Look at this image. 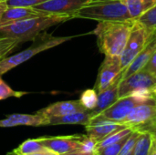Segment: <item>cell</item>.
<instances>
[{
    "mask_svg": "<svg viewBox=\"0 0 156 155\" xmlns=\"http://www.w3.org/2000/svg\"><path fill=\"white\" fill-rule=\"evenodd\" d=\"M72 16L63 14L45 13L40 16L25 18L13 24L0 27V37L16 39L20 42L34 40V38L48 27L64 23Z\"/></svg>",
    "mask_w": 156,
    "mask_h": 155,
    "instance_id": "cell-1",
    "label": "cell"
},
{
    "mask_svg": "<svg viewBox=\"0 0 156 155\" xmlns=\"http://www.w3.org/2000/svg\"><path fill=\"white\" fill-rule=\"evenodd\" d=\"M135 20L99 22L93 33L97 37V44L105 56L120 57L125 48L129 35Z\"/></svg>",
    "mask_w": 156,
    "mask_h": 155,
    "instance_id": "cell-2",
    "label": "cell"
},
{
    "mask_svg": "<svg viewBox=\"0 0 156 155\" xmlns=\"http://www.w3.org/2000/svg\"><path fill=\"white\" fill-rule=\"evenodd\" d=\"M74 18L91 19L98 22L132 19L124 0H95L78 11Z\"/></svg>",
    "mask_w": 156,
    "mask_h": 155,
    "instance_id": "cell-3",
    "label": "cell"
},
{
    "mask_svg": "<svg viewBox=\"0 0 156 155\" xmlns=\"http://www.w3.org/2000/svg\"><path fill=\"white\" fill-rule=\"evenodd\" d=\"M72 37H55L47 32H42L34 38V43L30 48L16 53L10 57H5L0 60V76L27 61L37 54L57 47Z\"/></svg>",
    "mask_w": 156,
    "mask_h": 155,
    "instance_id": "cell-4",
    "label": "cell"
},
{
    "mask_svg": "<svg viewBox=\"0 0 156 155\" xmlns=\"http://www.w3.org/2000/svg\"><path fill=\"white\" fill-rule=\"evenodd\" d=\"M133 132H156V101L154 98L135 106L122 122Z\"/></svg>",
    "mask_w": 156,
    "mask_h": 155,
    "instance_id": "cell-5",
    "label": "cell"
},
{
    "mask_svg": "<svg viewBox=\"0 0 156 155\" xmlns=\"http://www.w3.org/2000/svg\"><path fill=\"white\" fill-rule=\"evenodd\" d=\"M154 32V31L146 28L138 22H134L125 48L120 56L122 70L126 69L136 56L141 52Z\"/></svg>",
    "mask_w": 156,
    "mask_h": 155,
    "instance_id": "cell-6",
    "label": "cell"
},
{
    "mask_svg": "<svg viewBox=\"0 0 156 155\" xmlns=\"http://www.w3.org/2000/svg\"><path fill=\"white\" fill-rule=\"evenodd\" d=\"M156 86V76L144 69L124 78L119 85V98L141 90H150Z\"/></svg>",
    "mask_w": 156,
    "mask_h": 155,
    "instance_id": "cell-7",
    "label": "cell"
},
{
    "mask_svg": "<svg viewBox=\"0 0 156 155\" xmlns=\"http://www.w3.org/2000/svg\"><path fill=\"white\" fill-rule=\"evenodd\" d=\"M146 100H144L135 95H129V96L122 97V98H119L109 108H107L106 110H104L100 114L94 117L122 123L135 106Z\"/></svg>",
    "mask_w": 156,
    "mask_h": 155,
    "instance_id": "cell-8",
    "label": "cell"
},
{
    "mask_svg": "<svg viewBox=\"0 0 156 155\" xmlns=\"http://www.w3.org/2000/svg\"><path fill=\"white\" fill-rule=\"evenodd\" d=\"M122 71L123 70L122 69L120 57L105 56V58L98 71L94 90L98 93L104 90L116 79V78Z\"/></svg>",
    "mask_w": 156,
    "mask_h": 155,
    "instance_id": "cell-9",
    "label": "cell"
},
{
    "mask_svg": "<svg viewBox=\"0 0 156 155\" xmlns=\"http://www.w3.org/2000/svg\"><path fill=\"white\" fill-rule=\"evenodd\" d=\"M95 0H48L34 6L36 9L45 13L63 14L72 16L84 6Z\"/></svg>",
    "mask_w": 156,
    "mask_h": 155,
    "instance_id": "cell-10",
    "label": "cell"
},
{
    "mask_svg": "<svg viewBox=\"0 0 156 155\" xmlns=\"http://www.w3.org/2000/svg\"><path fill=\"white\" fill-rule=\"evenodd\" d=\"M85 135L76 134L57 137H40L38 140L45 148H48L58 154L80 151L81 142Z\"/></svg>",
    "mask_w": 156,
    "mask_h": 155,
    "instance_id": "cell-11",
    "label": "cell"
},
{
    "mask_svg": "<svg viewBox=\"0 0 156 155\" xmlns=\"http://www.w3.org/2000/svg\"><path fill=\"white\" fill-rule=\"evenodd\" d=\"M126 126L122 123L97 117L91 118L90 122L85 126L87 133L86 135L93 139L95 142H97V143L113 132L118 131L120 129H123Z\"/></svg>",
    "mask_w": 156,
    "mask_h": 155,
    "instance_id": "cell-12",
    "label": "cell"
},
{
    "mask_svg": "<svg viewBox=\"0 0 156 155\" xmlns=\"http://www.w3.org/2000/svg\"><path fill=\"white\" fill-rule=\"evenodd\" d=\"M156 51V30L152 34L150 38L148 39L146 45L141 50V52L136 56V58L133 60V62L128 66L126 69H124L122 73V78L124 79L141 69H143L148 61L151 59L153 55Z\"/></svg>",
    "mask_w": 156,
    "mask_h": 155,
    "instance_id": "cell-13",
    "label": "cell"
},
{
    "mask_svg": "<svg viewBox=\"0 0 156 155\" xmlns=\"http://www.w3.org/2000/svg\"><path fill=\"white\" fill-rule=\"evenodd\" d=\"M48 125V118L36 113V114H11L5 119L0 120L1 128H10L16 126H47Z\"/></svg>",
    "mask_w": 156,
    "mask_h": 155,
    "instance_id": "cell-14",
    "label": "cell"
},
{
    "mask_svg": "<svg viewBox=\"0 0 156 155\" xmlns=\"http://www.w3.org/2000/svg\"><path fill=\"white\" fill-rule=\"evenodd\" d=\"M122 73L116 78V79L107 89L98 93L97 105L94 110L90 111L91 118L100 114L101 111L109 108L119 99V85L122 79Z\"/></svg>",
    "mask_w": 156,
    "mask_h": 155,
    "instance_id": "cell-15",
    "label": "cell"
},
{
    "mask_svg": "<svg viewBox=\"0 0 156 155\" xmlns=\"http://www.w3.org/2000/svg\"><path fill=\"white\" fill-rule=\"evenodd\" d=\"M87 111L81 105L80 100H66V101H58L48 105V107L39 110L37 113L41 114L47 118L50 117H58L64 116L67 114H70L73 112Z\"/></svg>",
    "mask_w": 156,
    "mask_h": 155,
    "instance_id": "cell-16",
    "label": "cell"
},
{
    "mask_svg": "<svg viewBox=\"0 0 156 155\" xmlns=\"http://www.w3.org/2000/svg\"><path fill=\"white\" fill-rule=\"evenodd\" d=\"M45 14L32 6H8L0 16V27L14 22Z\"/></svg>",
    "mask_w": 156,
    "mask_h": 155,
    "instance_id": "cell-17",
    "label": "cell"
},
{
    "mask_svg": "<svg viewBox=\"0 0 156 155\" xmlns=\"http://www.w3.org/2000/svg\"><path fill=\"white\" fill-rule=\"evenodd\" d=\"M91 120L90 111H83L67 114L64 116L48 118V125H63V124H79L86 126Z\"/></svg>",
    "mask_w": 156,
    "mask_h": 155,
    "instance_id": "cell-18",
    "label": "cell"
},
{
    "mask_svg": "<svg viewBox=\"0 0 156 155\" xmlns=\"http://www.w3.org/2000/svg\"><path fill=\"white\" fill-rule=\"evenodd\" d=\"M132 19L136 20L156 5V0H124Z\"/></svg>",
    "mask_w": 156,
    "mask_h": 155,
    "instance_id": "cell-19",
    "label": "cell"
},
{
    "mask_svg": "<svg viewBox=\"0 0 156 155\" xmlns=\"http://www.w3.org/2000/svg\"><path fill=\"white\" fill-rule=\"evenodd\" d=\"M153 134L150 132H139L133 155H149L153 142Z\"/></svg>",
    "mask_w": 156,
    "mask_h": 155,
    "instance_id": "cell-20",
    "label": "cell"
},
{
    "mask_svg": "<svg viewBox=\"0 0 156 155\" xmlns=\"http://www.w3.org/2000/svg\"><path fill=\"white\" fill-rule=\"evenodd\" d=\"M133 131H132L130 128L125 127L123 129H120L118 131L113 132L112 133H111L110 135H108L106 138H104L103 140H101V142H99L96 145V148H101L107 145H111V144H114L118 142H120L121 140H122L124 137L128 136L129 134H131Z\"/></svg>",
    "mask_w": 156,
    "mask_h": 155,
    "instance_id": "cell-21",
    "label": "cell"
},
{
    "mask_svg": "<svg viewBox=\"0 0 156 155\" xmlns=\"http://www.w3.org/2000/svg\"><path fill=\"white\" fill-rule=\"evenodd\" d=\"M45 147L42 145L40 141L37 139H28L21 143L15 151L19 155H27L36 152H38Z\"/></svg>",
    "mask_w": 156,
    "mask_h": 155,
    "instance_id": "cell-22",
    "label": "cell"
},
{
    "mask_svg": "<svg viewBox=\"0 0 156 155\" xmlns=\"http://www.w3.org/2000/svg\"><path fill=\"white\" fill-rule=\"evenodd\" d=\"M79 100L85 110L92 111L98 102V92L94 89H88L81 93Z\"/></svg>",
    "mask_w": 156,
    "mask_h": 155,
    "instance_id": "cell-23",
    "label": "cell"
},
{
    "mask_svg": "<svg viewBox=\"0 0 156 155\" xmlns=\"http://www.w3.org/2000/svg\"><path fill=\"white\" fill-rule=\"evenodd\" d=\"M139 24L143 25L146 28L155 31L156 30V5L152 7L150 10H148L146 13L142 15L140 17H138L136 20Z\"/></svg>",
    "mask_w": 156,
    "mask_h": 155,
    "instance_id": "cell-24",
    "label": "cell"
},
{
    "mask_svg": "<svg viewBox=\"0 0 156 155\" xmlns=\"http://www.w3.org/2000/svg\"><path fill=\"white\" fill-rule=\"evenodd\" d=\"M130 135L131 134L124 137L122 140H121L120 142H118L114 144H111V145H107V146H104L101 148L95 149L93 155H118L122 147L123 146L124 143L126 142V140L129 138Z\"/></svg>",
    "mask_w": 156,
    "mask_h": 155,
    "instance_id": "cell-25",
    "label": "cell"
},
{
    "mask_svg": "<svg viewBox=\"0 0 156 155\" xmlns=\"http://www.w3.org/2000/svg\"><path fill=\"white\" fill-rule=\"evenodd\" d=\"M27 91H16L14 90L0 76V100L8 99V98H21L24 95H27Z\"/></svg>",
    "mask_w": 156,
    "mask_h": 155,
    "instance_id": "cell-26",
    "label": "cell"
},
{
    "mask_svg": "<svg viewBox=\"0 0 156 155\" xmlns=\"http://www.w3.org/2000/svg\"><path fill=\"white\" fill-rule=\"evenodd\" d=\"M19 41L14 38L0 37V60L5 58V56L10 53L14 48L17 47Z\"/></svg>",
    "mask_w": 156,
    "mask_h": 155,
    "instance_id": "cell-27",
    "label": "cell"
},
{
    "mask_svg": "<svg viewBox=\"0 0 156 155\" xmlns=\"http://www.w3.org/2000/svg\"><path fill=\"white\" fill-rule=\"evenodd\" d=\"M138 136H139L138 132H133L129 136V138L124 143L118 155H133Z\"/></svg>",
    "mask_w": 156,
    "mask_h": 155,
    "instance_id": "cell-28",
    "label": "cell"
},
{
    "mask_svg": "<svg viewBox=\"0 0 156 155\" xmlns=\"http://www.w3.org/2000/svg\"><path fill=\"white\" fill-rule=\"evenodd\" d=\"M96 145H97V142H95L93 139L85 135V137L83 138V140L81 142V145H80L79 152H81L86 154L93 155Z\"/></svg>",
    "mask_w": 156,
    "mask_h": 155,
    "instance_id": "cell-29",
    "label": "cell"
},
{
    "mask_svg": "<svg viewBox=\"0 0 156 155\" xmlns=\"http://www.w3.org/2000/svg\"><path fill=\"white\" fill-rule=\"evenodd\" d=\"M48 0H6L8 6H36Z\"/></svg>",
    "mask_w": 156,
    "mask_h": 155,
    "instance_id": "cell-30",
    "label": "cell"
},
{
    "mask_svg": "<svg viewBox=\"0 0 156 155\" xmlns=\"http://www.w3.org/2000/svg\"><path fill=\"white\" fill-rule=\"evenodd\" d=\"M144 69L147 70L148 72H150L151 74L156 76V51Z\"/></svg>",
    "mask_w": 156,
    "mask_h": 155,
    "instance_id": "cell-31",
    "label": "cell"
},
{
    "mask_svg": "<svg viewBox=\"0 0 156 155\" xmlns=\"http://www.w3.org/2000/svg\"><path fill=\"white\" fill-rule=\"evenodd\" d=\"M27 155H59L58 153L48 149V148H44L38 152H36V153H30V154Z\"/></svg>",
    "mask_w": 156,
    "mask_h": 155,
    "instance_id": "cell-32",
    "label": "cell"
},
{
    "mask_svg": "<svg viewBox=\"0 0 156 155\" xmlns=\"http://www.w3.org/2000/svg\"><path fill=\"white\" fill-rule=\"evenodd\" d=\"M149 155H156V132L153 134V142L150 148Z\"/></svg>",
    "mask_w": 156,
    "mask_h": 155,
    "instance_id": "cell-33",
    "label": "cell"
},
{
    "mask_svg": "<svg viewBox=\"0 0 156 155\" xmlns=\"http://www.w3.org/2000/svg\"><path fill=\"white\" fill-rule=\"evenodd\" d=\"M8 7L7 4H6V1H3V2H0V16L1 15L3 14V12Z\"/></svg>",
    "mask_w": 156,
    "mask_h": 155,
    "instance_id": "cell-34",
    "label": "cell"
},
{
    "mask_svg": "<svg viewBox=\"0 0 156 155\" xmlns=\"http://www.w3.org/2000/svg\"><path fill=\"white\" fill-rule=\"evenodd\" d=\"M59 155H90V154H86V153H83L81 152H71V153H63V154H59Z\"/></svg>",
    "mask_w": 156,
    "mask_h": 155,
    "instance_id": "cell-35",
    "label": "cell"
},
{
    "mask_svg": "<svg viewBox=\"0 0 156 155\" xmlns=\"http://www.w3.org/2000/svg\"><path fill=\"white\" fill-rule=\"evenodd\" d=\"M152 95H153V98L154 99V100L156 101V86L152 89Z\"/></svg>",
    "mask_w": 156,
    "mask_h": 155,
    "instance_id": "cell-36",
    "label": "cell"
},
{
    "mask_svg": "<svg viewBox=\"0 0 156 155\" xmlns=\"http://www.w3.org/2000/svg\"><path fill=\"white\" fill-rule=\"evenodd\" d=\"M6 155H19L15 150H13L12 152H9V153H7V154Z\"/></svg>",
    "mask_w": 156,
    "mask_h": 155,
    "instance_id": "cell-37",
    "label": "cell"
},
{
    "mask_svg": "<svg viewBox=\"0 0 156 155\" xmlns=\"http://www.w3.org/2000/svg\"><path fill=\"white\" fill-rule=\"evenodd\" d=\"M3 1H6V0H0V2H3Z\"/></svg>",
    "mask_w": 156,
    "mask_h": 155,
    "instance_id": "cell-38",
    "label": "cell"
}]
</instances>
